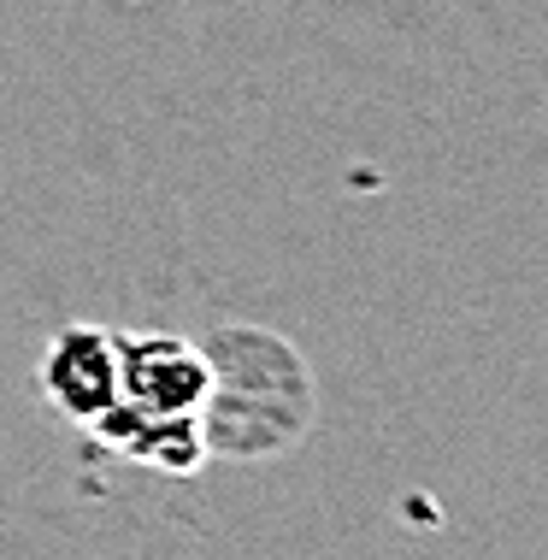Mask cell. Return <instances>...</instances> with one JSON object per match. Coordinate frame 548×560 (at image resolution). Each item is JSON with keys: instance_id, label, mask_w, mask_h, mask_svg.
Masks as SVG:
<instances>
[{"instance_id": "6da1fadb", "label": "cell", "mask_w": 548, "mask_h": 560, "mask_svg": "<svg viewBox=\"0 0 548 560\" xmlns=\"http://www.w3.org/2000/svg\"><path fill=\"white\" fill-rule=\"evenodd\" d=\"M118 396L142 413H201L212 401V360L165 330L118 337Z\"/></svg>"}, {"instance_id": "3957f363", "label": "cell", "mask_w": 548, "mask_h": 560, "mask_svg": "<svg viewBox=\"0 0 548 560\" xmlns=\"http://www.w3.org/2000/svg\"><path fill=\"white\" fill-rule=\"evenodd\" d=\"M89 431H95L113 454L142 460V466L172 472V478L195 472V466L207 460V425H201V413H142V407H130L125 396H118L101 419H89Z\"/></svg>"}, {"instance_id": "7a4b0ae2", "label": "cell", "mask_w": 548, "mask_h": 560, "mask_svg": "<svg viewBox=\"0 0 548 560\" xmlns=\"http://www.w3.org/2000/svg\"><path fill=\"white\" fill-rule=\"evenodd\" d=\"M42 396L66 419H101L118 401V330L101 325H66L42 354Z\"/></svg>"}]
</instances>
